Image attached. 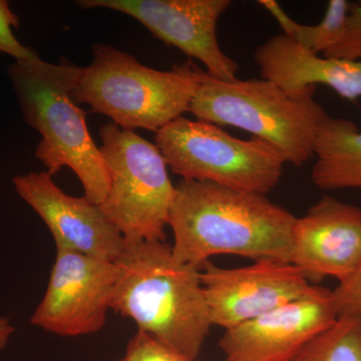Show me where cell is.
I'll list each match as a JSON object with an SVG mask.
<instances>
[{
  "mask_svg": "<svg viewBox=\"0 0 361 361\" xmlns=\"http://www.w3.org/2000/svg\"><path fill=\"white\" fill-rule=\"evenodd\" d=\"M295 219L266 195L182 180L176 186L168 226L174 235L175 257L201 269L218 255L290 263Z\"/></svg>",
  "mask_w": 361,
  "mask_h": 361,
  "instance_id": "obj_1",
  "label": "cell"
},
{
  "mask_svg": "<svg viewBox=\"0 0 361 361\" xmlns=\"http://www.w3.org/2000/svg\"><path fill=\"white\" fill-rule=\"evenodd\" d=\"M115 263L111 310L196 361L213 326L200 268L178 260L165 241H126Z\"/></svg>",
  "mask_w": 361,
  "mask_h": 361,
  "instance_id": "obj_2",
  "label": "cell"
},
{
  "mask_svg": "<svg viewBox=\"0 0 361 361\" xmlns=\"http://www.w3.org/2000/svg\"><path fill=\"white\" fill-rule=\"evenodd\" d=\"M80 73L82 68L70 61L56 65L39 56L16 61L7 70L23 120L42 137L35 157L51 176L71 169L85 198L101 205L110 189V172L73 97Z\"/></svg>",
  "mask_w": 361,
  "mask_h": 361,
  "instance_id": "obj_3",
  "label": "cell"
},
{
  "mask_svg": "<svg viewBox=\"0 0 361 361\" xmlns=\"http://www.w3.org/2000/svg\"><path fill=\"white\" fill-rule=\"evenodd\" d=\"M94 59L82 68L73 89L77 104L111 118L123 130L157 133L184 116L199 87L192 61L159 71L108 44H94Z\"/></svg>",
  "mask_w": 361,
  "mask_h": 361,
  "instance_id": "obj_4",
  "label": "cell"
},
{
  "mask_svg": "<svg viewBox=\"0 0 361 361\" xmlns=\"http://www.w3.org/2000/svg\"><path fill=\"white\" fill-rule=\"evenodd\" d=\"M197 71L199 87L189 109L197 120L245 130L296 167L314 157L320 128L329 116L315 101V92L292 97L263 78L222 80L199 66Z\"/></svg>",
  "mask_w": 361,
  "mask_h": 361,
  "instance_id": "obj_5",
  "label": "cell"
},
{
  "mask_svg": "<svg viewBox=\"0 0 361 361\" xmlns=\"http://www.w3.org/2000/svg\"><path fill=\"white\" fill-rule=\"evenodd\" d=\"M155 144L168 168L185 180H207L266 195L277 186L283 155L257 137L242 140L219 126L184 116L156 133Z\"/></svg>",
  "mask_w": 361,
  "mask_h": 361,
  "instance_id": "obj_6",
  "label": "cell"
},
{
  "mask_svg": "<svg viewBox=\"0 0 361 361\" xmlns=\"http://www.w3.org/2000/svg\"><path fill=\"white\" fill-rule=\"evenodd\" d=\"M99 137L111 179L102 211L126 241H165L176 186L160 149L113 122Z\"/></svg>",
  "mask_w": 361,
  "mask_h": 361,
  "instance_id": "obj_7",
  "label": "cell"
},
{
  "mask_svg": "<svg viewBox=\"0 0 361 361\" xmlns=\"http://www.w3.org/2000/svg\"><path fill=\"white\" fill-rule=\"evenodd\" d=\"M56 248L47 291L30 323L59 336L96 334L106 325L111 310L116 263Z\"/></svg>",
  "mask_w": 361,
  "mask_h": 361,
  "instance_id": "obj_8",
  "label": "cell"
},
{
  "mask_svg": "<svg viewBox=\"0 0 361 361\" xmlns=\"http://www.w3.org/2000/svg\"><path fill=\"white\" fill-rule=\"evenodd\" d=\"M231 0H80L82 8L113 9L132 16L164 44L203 63L222 80L237 78L238 65L218 40V23Z\"/></svg>",
  "mask_w": 361,
  "mask_h": 361,
  "instance_id": "obj_9",
  "label": "cell"
},
{
  "mask_svg": "<svg viewBox=\"0 0 361 361\" xmlns=\"http://www.w3.org/2000/svg\"><path fill=\"white\" fill-rule=\"evenodd\" d=\"M200 275L213 326L225 330L304 298L316 287L295 265L278 260L238 268L208 261Z\"/></svg>",
  "mask_w": 361,
  "mask_h": 361,
  "instance_id": "obj_10",
  "label": "cell"
},
{
  "mask_svg": "<svg viewBox=\"0 0 361 361\" xmlns=\"http://www.w3.org/2000/svg\"><path fill=\"white\" fill-rule=\"evenodd\" d=\"M338 318L332 290L316 285L310 295L226 329L225 361H290Z\"/></svg>",
  "mask_w": 361,
  "mask_h": 361,
  "instance_id": "obj_11",
  "label": "cell"
},
{
  "mask_svg": "<svg viewBox=\"0 0 361 361\" xmlns=\"http://www.w3.org/2000/svg\"><path fill=\"white\" fill-rule=\"evenodd\" d=\"M18 196L42 218L56 247L115 262L126 240L101 207L85 197L66 194L47 172L28 173L13 180Z\"/></svg>",
  "mask_w": 361,
  "mask_h": 361,
  "instance_id": "obj_12",
  "label": "cell"
},
{
  "mask_svg": "<svg viewBox=\"0 0 361 361\" xmlns=\"http://www.w3.org/2000/svg\"><path fill=\"white\" fill-rule=\"evenodd\" d=\"M361 262V209L324 196L294 222L290 263L308 281L348 279Z\"/></svg>",
  "mask_w": 361,
  "mask_h": 361,
  "instance_id": "obj_13",
  "label": "cell"
},
{
  "mask_svg": "<svg viewBox=\"0 0 361 361\" xmlns=\"http://www.w3.org/2000/svg\"><path fill=\"white\" fill-rule=\"evenodd\" d=\"M263 80L292 97L324 85L348 101L361 97V61L329 58L304 49L284 33L273 35L254 52Z\"/></svg>",
  "mask_w": 361,
  "mask_h": 361,
  "instance_id": "obj_14",
  "label": "cell"
},
{
  "mask_svg": "<svg viewBox=\"0 0 361 361\" xmlns=\"http://www.w3.org/2000/svg\"><path fill=\"white\" fill-rule=\"evenodd\" d=\"M311 179L322 190H361V130L350 120L327 116L320 128Z\"/></svg>",
  "mask_w": 361,
  "mask_h": 361,
  "instance_id": "obj_15",
  "label": "cell"
},
{
  "mask_svg": "<svg viewBox=\"0 0 361 361\" xmlns=\"http://www.w3.org/2000/svg\"><path fill=\"white\" fill-rule=\"evenodd\" d=\"M258 4L274 18L282 33L304 49L324 54L341 42L351 4L348 0H330L322 20L313 25L297 23L275 0H259Z\"/></svg>",
  "mask_w": 361,
  "mask_h": 361,
  "instance_id": "obj_16",
  "label": "cell"
},
{
  "mask_svg": "<svg viewBox=\"0 0 361 361\" xmlns=\"http://www.w3.org/2000/svg\"><path fill=\"white\" fill-rule=\"evenodd\" d=\"M290 361H361V314L338 316Z\"/></svg>",
  "mask_w": 361,
  "mask_h": 361,
  "instance_id": "obj_17",
  "label": "cell"
},
{
  "mask_svg": "<svg viewBox=\"0 0 361 361\" xmlns=\"http://www.w3.org/2000/svg\"><path fill=\"white\" fill-rule=\"evenodd\" d=\"M118 361H194L161 343L146 332L139 331L128 343L125 355ZM197 361V360H196Z\"/></svg>",
  "mask_w": 361,
  "mask_h": 361,
  "instance_id": "obj_18",
  "label": "cell"
},
{
  "mask_svg": "<svg viewBox=\"0 0 361 361\" xmlns=\"http://www.w3.org/2000/svg\"><path fill=\"white\" fill-rule=\"evenodd\" d=\"M20 27V18L11 11L9 2L0 0V52L13 56L16 61H27L39 56L16 39L13 28Z\"/></svg>",
  "mask_w": 361,
  "mask_h": 361,
  "instance_id": "obj_19",
  "label": "cell"
},
{
  "mask_svg": "<svg viewBox=\"0 0 361 361\" xmlns=\"http://www.w3.org/2000/svg\"><path fill=\"white\" fill-rule=\"evenodd\" d=\"M322 56L361 61V0L350 4L341 42Z\"/></svg>",
  "mask_w": 361,
  "mask_h": 361,
  "instance_id": "obj_20",
  "label": "cell"
},
{
  "mask_svg": "<svg viewBox=\"0 0 361 361\" xmlns=\"http://www.w3.org/2000/svg\"><path fill=\"white\" fill-rule=\"evenodd\" d=\"M338 316L361 314V262L355 272L332 290Z\"/></svg>",
  "mask_w": 361,
  "mask_h": 361,
  "instance_id": "obj_21",
  "label": "cell"
},
{
  "mask_svg": "<svg viewBox=\"0 0 361 361\" xmlns=\"http://www.w3.org/2000/svg\"><path fill=\"white\" fill-rule=\"evenodd\" d=\"M14 331H16V329L11 324V320L7 317L0 316V350L6 348Z\"/></svg>",
  "mask_w": 361,
  "mask_h": 361,
  "instance_id": "obj_22",
  "label": "cell"
}]
</instances>
